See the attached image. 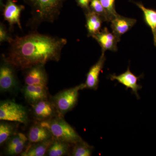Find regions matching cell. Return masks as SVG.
<instances>
[{"label":"cell","instance_id":"17","mask_svg":"<svg viewBox=\"0 0 156 156\" xmlns=\"http://www.w3.org/2000/svg\"><path fill=\"white\" fill-rule=\"evenodd\" d=\"M54 138L43 141V142L32 144L31 145L28 146L21 154L22 156H43L47 153L48 149Z\"/></svg>","mask_w":156,"mask_h":156},{"label":"cell","instance_id":"24","mask_svg":"<svg viewBox=\"0 0 156 156\" xmlns=\"http://www.w3.org/2000/svg\"><path fill=\"white\" fill-rule=\"evenodd\" d=\"M101 5L106 10L109 17L110 22L118 14L115 7V0H99Z\"/></svg>","mask_w":156,"mask_h":156},{"label":"cell","instance_id":"5","mask_svg":"<svg viewBox=\"0 0 156 156\" xmlns=\"http://www.w3.org/2000/svg\"><path fill=\"white\" fill-rule=\"evenodd\" d=\"M0 120L26 124L28 117L24 107L13 101L7 100L1 101L0 103Z\"/></svg>","mask_w":156,"mask_h":156},{"label":"cell","instance_id":"4","mask_svg":"<svg viewBox=\"0 0 156 156\" xmlns=\"http://www.w3.org/2000/svg\"><path fill=\"white\" fill-rule=\"evenodd\" d=\"M85 89L84 84L58 92L52 98V103L58 115L63 117L70 111L77 103L79 91Z\"/></svg>","mask_w":156,"mask_h":156},{"label":"cell","instance_id":"10","mask_svg":"<svg viewBox=\"0 0 156 156\" xmlns=\"http://www.w3.org/2000/svg\"><path fill=\"white\" fill-rule=\"evenodd\" d=\"M97 41L102 49V52L107 50L115 51L117 50V43L120 39L105 27L100 32L92 36Z\"/></svg>","mask_w":156,"mask_h":156},{"label":"cell","instance_id":"8","mask_svg":"<svg viewBox=\"0 0 156 156\" xmlns=\"http://www.w3.org/2000/svg\"><path fill=\"white\" fill-rule=\"evenodd\" d=\"M24 9V6L17 5L14 0H7L3 10L4 19L8 21L10 26L16 24L21 29L20 14Z\"/></svg>","mask_w":156,"mask_h":156},{"label":"cell","instance_id":"23","mask_svg":"<svg viewBox=\"0 0 156 156\" xmlns=\"http://www.w3.org/2000/svg\"><path fill=\"white\" fill-rule=\"evenodd\" d=\"M90 6L91 10L100 15L103 21L110 22L108 14L99 0H91Z\"/></svg>","mask_w":156,"mask_h":156},{"label":"cell","instance_id":"3","mask_svg":"<svg viewBox=\"0 0 156 156\" xmlns=\"http://www.w3.org/2000/svg\"><path fill=\"white\" fill-rule=\"evenodd\" d=\"M40 125L50 131L53 138L75 144L83 140L76 130L63 119L57 115L40 122Z\"/></svg>","mask_w":156,"mask_h":156},{"label":"cell","instance_id":"11","mask_svg":"<svg viewBox=\"0 0 156 156\" xmlns=\"http://www.w3.org/2000/svg\"><path fill=\"white\" fill-rule=\"evenodd\" d=\"M105 58V52H102L99 60L89 69L87 73V80L84 83L85 89L96 90L99 84V76L103 69Z\"/></svg>","mask_w":156,"mask_h":156},{"label":"cell","instance_id":"7","mask_svg":"<svg viewBox=\"0 0 156 156\" xmlns=\"http://www.w3.org/2000/svg\"><path fill=\"white\" fill-rule=\"evenodd\" d=\"M14 68L5 62L0 68V90L1 92H11L17 87Z\"/></svg>","mask_w":156,"mask_h":156},{"label":"cell","instance_id":"9","mask_svg":"<svg viewBox=\"0 0 156 156\" xmlns=\"http://www.w3.org/2000/svg\"><path fill=\"white\" fill-rule=\"evenodd\" d=\"M140 78V77L136 76L131 73L129 67L128 68L126 72L119 75L113 74L110 76V78L112 81L117 80L119 83L125 86L127 89H131L137 98H139L138 91L142 88V87L137 83Z\"/></svg>","mask_w":156,"mask_h":156},{"label":"cell","instance_id":"1","mask_svg":"<svg viewBox=\"0 0 156 156\" xmlns=\"http://www.w3.org/2000/svg\"><path fill=\"white\" fill-rule=\"evenodd\" d=\"M9 48L4 56L5 62L18 69H27L48 62L58 61L66 39L37 33L10 38Z\"/></svg>","mask_w":156,"mask_h":156},{"label":"cell","instance_id":"6","mask_svg":"<svg viewBox=\"0 0 156 156\" xmlns=\"http://www.w3.org/2000/svg\"><path fill=\"white\" fill-rule=\"evenodd\" d=\"M34 117L40 122L58 115L52 101L44 99L31 105Z\"/></svg>","mask_w":156,"mask_h":156},{"label":"cell","instance_id":"2","mask_svg":"<svg viewBox=\"0 0 156 156\" xmlns=\"http://www.w3.org/2000/svg\"><path fill=\"white\" fill-rule=\"evenodd\" d=\"M30 8L31 23L54 22L60 15L66 0H23Z\"/></svg>","mask_w":156,"mask_h":156},{"label":"cell","instance_id":"25","mask_svg":"<svg viewBox=\"0 0 156 156\" xmlns=\"http://www.w3.org/2000/svg\"><path fill=\"white\" fill-rule=\"evenodd\" d=\"M10 39V37L8 36L5 27L2 24H1L0 26V41L1 43L4 41H9Z\"/></svg>","mask_w":156,"mask_h":156},{"label":"cell","instance_id":"20","mask_svg":"<svg viewBox=\"0 0 156 156\" xmlns=\"http://www.w3.org/2000/svg\"><path fill=\"white\" fill-rule=\"evenodd\" d=\"M136 5L143 12L144 20L151 30L154 44L156 47V10L145 8L141 3H136Z\"/></svg>","mask_w":156,"mask_h":156},{"label":"cell","instance_id":"22","mask_svg":"<svg viewBox=\"0 0 156 156\" xmlns=\"http://www.w3.org/2000/svg\"><path fill=\"white\" fill-rule=\"evenodd\" d=\"M14 127L11 124L5 122L0 124V144L2 145L4 143L14 135Z\"/></svg>","mask_w":156,"mask_h":156},{"label":"cell","instance_id":"18","mask_svg":"<svg viewBox=\"0 0 156 156\" xmlns=\"http://www.w3.org/2000/svg\"><path fill=\"white\" fill-rule=\"evenodd\" d=\"M87 24L86 27L89 36H93L100 32L101 23L103 21L102 17L97 13L90 10L86 14Z\"/></svg>","mask_w":156,"mask_h":156},{"label":"cell","instance_id":"16","mask_svg":"<svg viewBox=\"0 0 156 156\" xmlns=\"http://www.w3.org/2000/svg\"><path fill=\"white\" fill-rule=\"evenodd\" d=\"M27 137L28 141L31 144L46 141L53 137L48 129L40 124L31 127Z\"/></svg>","mask_w":156,"mask_h":156},{"label":"cell","instance_id":"14","mask_svg":"<svg viewBox=\"0 0 156 156\" xmlns=\"http://www.w3.org/2000/svg\"><path fill=\"white\" fill-rule=\"evenodd\" d=\"M112 33L120 39V37L130 30L136 23V20L123 17L119 14L110 21Z\"/></svg>","mask_w":156,"mask_h":156},{"label":"cell","instance_id":"12","mask_svg":"<svg viewBox=\"0 0 156 156\" xmlns=\"http://www.w3.org/2000/svg\"><path fill=\"white\" fill-rule=\"evenodd\" d=\"M44 65H37L28 69L24 76L26 85H42L47 86L48 76Z\"/></svg>","mask_w":156,"mask_h":156},{"label":"cell","instance_id":"13","mask_svg":"<svg viewBox=\"0 0 156 156\" xmlns=\"http://www.w3.org/2000/svg\"><path fill=\"white\" fill-rule=\"evenodd\" d=\"M23 92L26 100L31 105L40 101L48 99V89L46 86L26 85Z\"/></svg>","mask_w":156,"mask_h":156},{"label":"cell","instance_id":"15","mask_svg":"<svg viewBox=\"0 0 156 156\" xmlns=\"http://www.w3.org/2000/svg\"><path fill=\"white\" fill-rule=\"evenodd\" d=\"M28 140L27 137L22 133L14 134L6 142V153L9 155L21 154L23 151Z\"/></svg>","mask_w":156,"mask_h":156},{"label":"cell","instance_id":"26","mask_svg":"<svg viewBox=\"0 0 156 156\" xmlns=\"http://www.w3.org/2000/svg\"><path fill=\"white\" fill-rule=\"evenodd\" d=\"M78 5L80 6L81 8L89 11L90 10L89 9V5L90 4L91 0H76Z\"/></svg>","mask_w":156,"mask_h":156},{"label":"cell","instance_id":"21","mask_svg":"<svg viewBox=\"0 0 156 156\" xmlns=\"http://www.w3.org/2000/svg\"><path fill=\"white\" fill-rule=\"evenodd\" d=\"M71 152L73 156H90L92 155L93 147L83 140L74 144Z\"/></svg>","mask_w":156,"mask_h":156},{"label":"cell","instance_id":"19","mask_svg":"<svg viewBox=\"0 0 156 156\" xmlns=\"http://www.w3.org/2000/svg\"><path fill=\"white\" fill-rule=\"evenodd\" d=\"M70 147V144L54 138L46 154L49 156L66 155L69 154Z\"/></svg>","mask_w":156,"mask_h":156}]
</instances>
